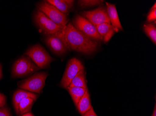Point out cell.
Wrapping results in <instances>:
<instances>
[{
    "label": "cell",
    "mask_w": 156,
    "mask_h": 116,
    "mask_svg": "<svg viewBox=\"0 0 156 116\" xmlns=\"http://www.w3.org/2000/svg\"><path fill=\"white\" fill-rule=\"evenodd\" d=\"M95 27L105 42H108L115 33L114 28L110 23H103Z\"/></svg>",
    "instance_id": "cell-14"
},
{
    "label": "cell",
    "mask_w": 156,
    "mask_h": 116,
    "mask_svg": "<svg viewBox=\"0 0 156 116\" xmlns=\"http://www.w3.org/2000/svg\"><path fill=\"white\" fill-rule=\"evenodd\" d=\"M44 41L48 48L58 55H64L70 50L65 39L63 29L57 33L46 35Z\"/></svg>",
    "instance_id": "cell-6"
},
{
    "label": "cell",
    "mask_w": 156,
    "mask_h": 116,
    "mask_svg": "<svg viewBox=\"0 0 156 116\" xmlns=\"http://www.w3.org/2000/svg\"><path fill=\"white\" fill-rule=\"evenodd\" d=\"M0 116H11L9 109L5 107L0 108Z\"/></svg>",
    "instance_id": "cell-22"
},
{
    "label": "cell",
    "mask_w": 156,
    "mask_h": 116,
    "mask_svg": "<svg viewBox=\"0 0 156 116\" xmlns=\"http://www.w3.org/2000/svg\"><path fill=\"white\" fill-rule=\"evenodd\" d=\"M69 87H80L87 89L85 70L80 71L73 79Z\"/></svg>",
    "instance_id": "cell-16"
},
{
    "label": "cell",
    "mask_w": 156,
    "mask_h": 116,
    "mask_svg": "<svg viewBox=\"0 0 156 116\" xmlns=\"http://www.w3.org/2000/svg\"><path fill=\"white\" fill-rule=\"evenodd\" d=\"M66 41L70 50L90 55L97 50V41L91 40L78 30L73 23H69L63 28Z\"/></svg>",
    "instance_id": "cell-1"
},
{
    "label": "cell",
    "mask_w": 156,
    "mask_h": 116,
    "mask_svg": "<svg viewBox=\"0 0 156 116\" xmlns=\"http://www.w3.org/2000/svg\"><path fill=\"white\" fill-rule=\"evenodd\" d=\"M73 22V24L76 29L91 40L96 41L103 40L95 26L83 16L80 15H76Z\"/></svg>",
    "instance_id": "cell-8"
},
{
    "label": "cell",
    "mask_w": 156,
    "mask_h": 116,
    "mask_svg": "<svg viewBox=\"0 0 156 116\" xmlns=\"http://www.w3.org/2000/svg\"><path fill=\"white\" fill-rule=\"evenodd\" d=\"M156 2L152 6L147 17V21L149 23L156 21Z\"/></svg>",
    "instance_id": "cell-21"
},
{
    "label": "cell",
    "mask_w": 156,
    "mask_h": 116,
    "mask_svg": "<svg viewBox=\"0 0 156 116\" xmlns=\"http://www.w3.org/2000/svg\"><path fill=\"white\" fill-rule=\"evenodd\" d=\"M34 20L35 24L46 36L57 33L63 28L54 23L38 9L34 14Z\"/></svg>",
    "instance_id": "cell-7"
},
{
    "label": "cell",
    "mask_w": 156,
    "mask_h": 116,
    "mask_svg": "<svg viewBox=\"0 0 156 116\" xmlns=\"http://www.w3.org/2000/svg\"><path fill=\"white\" fill-rule=\"evenodd\" d=\"M40 69L29 57L23 56L16 60L12 67L11 74L13 78H22L30 75Z\"/></svg>",
    "instance_id": "cell-4"
},
{
    "label": "cell",
    "mask_w": 156,
    "mask_h": 116,
    "mask_svg": "<svg viewBox=\"0 0 156 116\" xmlns=\"http://www.w3.org/2000/svg\"><path fill=\"white\" fill-rule=\"evenodd\" d=\"M6 104V96L2 93H0V108L4 107Z\"/></svg>",
    "instance_id": "cell-23"
},
{
    "label": "cell",
    "mask_w": 156,
    "mask_h": 116,
    "mask_svg": "<svg viewBox=\"0 0 156 116\" xmlns=\"http://www.w3.org/2000/svg\"><path fill=\"white\" fill-rule=\"evenodd\" d=\"M77 107L78 111L81 115L87 112L92 107L90 95L87 89L80 100Z\"/></svg>",
    "instance_id": "cell-15"
},
{
    "label": "cell",
    "mask_w": 156,
    "mask_h": 116,
    "mask_svg": "<svg viewBox=\"0 0 156 116\" xmlns=\"http://www.w3.org/2000/svg\"><path fill=\"white\" fill-rule=\"evenodd\" d=\"M46 1L67 15L74 6V1L73 0H47Z\"/></svg>",
    "instance_id": "cell-13"
},
{
    "label": "cell",
    "mask_w": 156,
    "mask_h": 116,
    "mask_svg": "<svg viewBox=\"0 0 156 116\" xmlns=\"http://www.w3.org/2000/svg\"><path fill=\"white\" fill-rule=\"evenodd\" d=\"M82 116H97L96 115L95 112H94V110L93 108V107H91V109L89 110V111L84 113V114H82Z\"/></svg>",
    "instance_id": "cell-24"
},
{
    "label": "cell",
    "mask_w": 156,
    "mask_h": 116,
    "mask_svg": "<svg viewBox=\"0 0 156 116\" xmlns=\"http://www.w3.org/2000/svg\"><path fill=\"white\" fill-rule=\"evenodd\" d=\"M106 4L110 24L114 28L115 32L123 30V28L120 22L115 5L107 2H106Z\"/></svg>",
    "instance_id": "cell-11"
},
{
    "label": "cell",
    "mask_w": 156,
    "mask_h": 116,
    "mask_svg": "<svg viewBox=\"0 0 156 116\" xmlns=\"http://www.w3.org/2000/svg\"><path fill=\"white\" fill-rule=\"evenodd\" d=\"M152 116H156V106L155 104V107H154V111L153 112Z\"/></svg>",
    "instance_id": "cell-27"
},
{
    "label": "cell",
    "mask_w": 156,
    "mask_h": 116,
    "mask_svg": "<svg viewBox=\"0 0 156 116\" xmlns=\"http://www.w3.org/2000/svg\"><path fill=\"white\" fill-rule=\"evenodd\" d=\"M2 77V66L0 65V79H1Z\"/></svg>",
    "instance_id": "cell-26"
},
{
    "label": "cell",
    "mask_w": 156,
    "mask_h": 116,
    "mask_svg": "<svg viewBox=\"0 0 156 116\" xmlns=\"http://www.w3.org/2000/svg\"><path fill=\"white\" fill-rule=\"evenodd\" d=\"M22 116H34L31 112H29L28 113H25V114H23Z\"/></svg>",
    "instance_id": "cell-25"
},
{
    "label": "cell",
    "mask_w": 156,
    "mask_h": 116,
    "mask_svg": "<svg viewBox=\"0 0 156 116\" xmlns=\"http://www.w3.org/2000/svg\"><path fill=\"white\" fill-rule=\"evenodd\" d=\"M48 75V73L45 71L36 72L31 76L18 82V87L21 89L40 94L45 85Z\"/></svg>",
    "instance_id": "cell-3"
},
{
    "label": "cell",
    "mask_w": 156,
    "mask_h": 116,
    "mask_svg": "<svg viewBox=\"0 0 156 116\" xmlns=\"http://www.w3.org/2000/svg\"><path fill=\"white\" fill-rule=\"evenodd\" d=\"M25 55L29 57L33 62L40 69H45L50 66L54 61L46 50L39 44L30 48L25 53Z\"/></svg>",
    "instance_id": "cell-2"
},
{
    "label": "cell",
    "mask_w": 156,
    "mask_h": 116,
    "mask_svg": "<svg viewBox=\"0 0 156 116\" xmlns=\"http://www.w3.org/2000/svg\"><path fill=\"white\" fill-rule=\"evenodd\" d=\"M35 101L34 99L30 98L23 99L18 105V114L23 115L29 112Z\"/></svg>",
    "instance_id": "cell-18"
},
{
    "label": "cell",
    "mask_w": 156,
    "mask_h": 116,
    "mask_svg": "<svg viewBox=\"0 0 156 116\" xmlns=\"http://www.w3.org/2000/svg\"><path fill=\"white\" fill-rule=\"evenodd\" d=\"M84 69V66L81 61L76 58H73L69 60L60 82V86L67 89L76 75Z\"/></svg>",
    "instance_id": "cell-9"
},
{
    "label": "cell",
    "mask_w": 156,
    "mask_h": 116,
    "mask_svg": "<svg viewBox=\"0 0 156 116\" xmlns=\"http://www.w3.org/2000/svg\"><path fill=\"white\" fill-rule=\"evenodd\" d=\"M144 30L148 37L154 44L156 43V28L153 23H149L144 25Z\"/></svg>",
    "instance_id": "cell-19"
},
{
    "label": "cell",
    "mask_w": 156,
    "mask_h": 116,
    "mask_svg": "<svg viewBox=\"0 0 156 116\" xmlns=\"http://www.w3.org/2000/svg\"><path fill=\"white\" fill-rule=\"evenodd\" d=\"M66 89L68 90L70 96H71L76 106L78 105L80 98L84 95V93L87 89L83 88L80 87H68Z\"/></svg>",
    "instance_id": "cell-17"
},
{
    "label": "cell",
    "mask_w": 156,
    "mask_h": 116,
    "mask_svg": "<svg viewBox=\"0 0 156 116\" xmlns=\"http://www.w3.org/2000/svg\"><path fill=\"white\" fill-rule=\"evenodd\" d=\"M104 2V1L101 0H80L78 1V5L81 8H85L102 5Z\"/></svg>",
    "instance_id": "cell-20"
},
{
    "label": "cell",
    "mask_w": 156,
    "mask_h": 116,
    "mask_svg": "<svg viewBox=\"0 0 156 116\" xmlns=\"http://www.w3.org/2000/svg\"><path fill=\"white\" fill-rule=\"evenodd\" d=\"M37 6L38 10L43 13L57 25L64 28L68 24L67 15L60 12L56 7L46 1L39 2Z\"/></svg>",
    "instance_id": "cell-5"
},
{
    "label": "cell",
    "mask_w": 156,
    "mask_h": 116,
    "mask_svg": "<svg viewBox=\"0 0 156 116\" xmlns=\"http://www.w3.org/2000/svg\"><path fill=\"white\" fill-rule=\"evenodd\" d=\"M30 98L35 101L37 100L38 95L33 92H30L23 89H18L14 92L13 96V103L16 113L18 114V105L23 99Z\"/></svg>",
    "instance_id": "cell-12"
},
{
    "label": "cell",
    "mask_w": 156,
    "mask_h": 116,
    "mask_svg": "<svg viewBox=\"0 0 156 116\" xmlns=\"http://www.w3.org/2000/svg\"><path fill=\"white\" fill-rule=\"evenodd\" d=\"M80 14L94 26L103 23L110 24L107 8L104 7H99L91 11H84Z\"/></svg>",
    "instance_id": "cell-10"
}]
</instances>
